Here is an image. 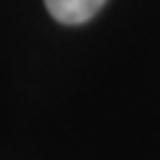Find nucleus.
<instances>
[{
    "label": "nucleus",
    "mask_w": 160,
    "mask_h": 160,
    "mask_svg": "<svg viewBox=\"0 0 160 160\" xmlns=\"http://www.w3.org/2000/svg\"><path fill=\"white\" fill-rule=\"evenodd\" d=\"M107 0H45L47 11L62 25H82L91 20Z\"/></svg>",
    "instance_id": "nucleus-1"
}]
</instances>
